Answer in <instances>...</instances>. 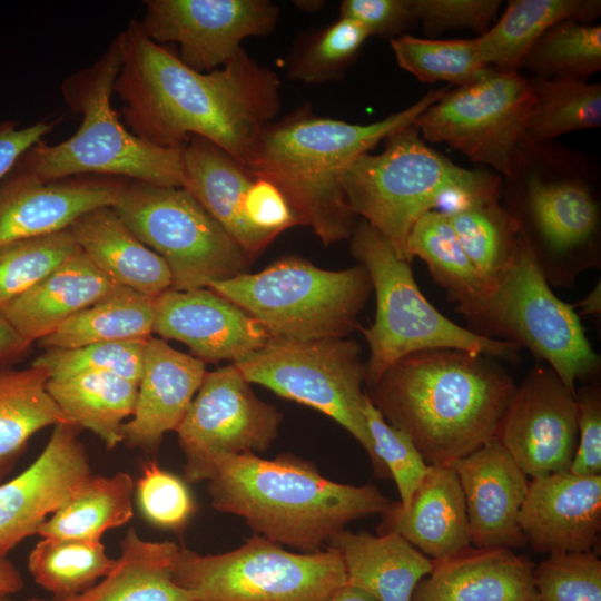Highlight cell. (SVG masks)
Returning a JSON list of instances; mask_svg holds the SVG:
<instances>
[{
  "label": "cell",
  "mask_w": 601,
  "mask_h": 601,
  "mask_svg": "<svg viewBox=\"0 0 601 601\" xmlns=\"http://www.w3.org/2000/svg\"><path fill=\"white\" fill-rule=\"evenodd\" d=\"M116 38L114 92L134 135L168 149L200 137L248 168L263 129L280 108V82L272 69L242 48L221 68L196 71L150 40L137 21Z\"/></svg>",
  "instance_id": "6da1fadb"
},
{
  "label": "cell",
  "mask_w": 601,
  "mask_h": 601,
  "mask_svg": "<svg viewBox=\"0 0 601 601\" xmlns=\"http://www.w3.org/2000/svg\"><path fill=\"white\" fill-rule=\"evenodd\" d=\"M499 362L460 349L420 351L365 392L428 465L451 466L496 435L516 387Z\"/></svg>",
  "instance_id": "7a4b0ae2"
},
{
  "label": "cell",
  "mask_w": 601,
  "mask_h": 601,
  "mask_svg": "<svg viewBox=\"0 0 601 601\" xmlns=\"http://www.w3.org/2000/svg\"><path fill=\"white\" fill-rule=\"evenodd\" d=\"M445 91L430 90L410 107L367 125L316 116L305 105L263 129L248 169L273 183L300 225L309 226L325 246L351 238L356 216L342 187L345 170L358 156L414 124Z\"/></svg>",
  "instance_id": "3957f363"
},
{
  "label": "cell",
  "mask_w": 601,
  "mask_h": 601,
  "mask_svg": "<svg viewBox=\"0 0 601 601\" xmlns=\"http://www.w3.org/2000/svg\"><path fill=\"white\" fill-rule=\"evenodd\" d=\"M208 493L214 509L244 519L255 534L304 552L318 551L348 522L382 514L392 503L372 484L337 483L292 454L224 456Z\"/></svg>",
  "instance_id": "277c9868"
},
{
  "label": "cell",
  "mask_w": 601,
  "mask_h": 601,
  "mask_svg": "<svg viewBox=\"0 0 601 601\" xmlns=\"http://www.w3.org/2000/svg\"><path fill=\"white\" fill-rule=\"evenodd\" d=\"M382 152L358 156L345 170L347 206L406 258V240L416 220L431 210L447 214L475 200H499L501 179L462 168L427 147L415 124L385 139ZM408 262V260H407Z\"/></svg>",
  "instance_id": "5b68a950"
},
{
  "label": "cell",
  "mask_w": 601,
  "mask_h": 601,
  "mask_svg": "<svg viewBox=\"0 0 601 601\" xmlns=\"http://www.w3.org/2000/svg\"><path fill=\"white\" fill-rule=\"evenodd\" d=\"M119 63L115 38L92 65L68 76L61 93L69 108L81 116L78 130L56 145L37 142L14 167L43 180L111 176L183 188L181 149L158 147L137 137L112 108Z\"/></svg>",
  "instance_id": "8992f818"
},
{
  "label": "cell",
  "mask_w": 601,
  "mask_h": 601,
  "mask_svg": "<svg viewBox=\"0 0 601 601\" xmlns=\"http://www.w3.org/2000/svg\"><path fill=\"white\" fill-rule=\"evenodd\" d=\"M454 307L467 319L471 331L526 348L573 394L578 382L600 372V356L577 309L553 293L522 236L502 278Z\"/></svg>",
  "instance_id": "52a82bcc"
},
{
  "label": "cell",
  "mask_w": 601,
  "mask_h": 601,
  "mask_svg": "<svg viewBox=\"0 0 601 601\" xmlns=\"http://www.w3.org/2000/svg\"><path fill=\"white\" fill-rule=\"evenodd\" d=\"M353 257L368 273L376 297L373 324L361 328L368 348L366 385L401 358L420 351L451 348L497 361L519 362L521 348L511 342L482 336L444 316L422 294L411 262L365 220L351 236Z\"/></svg>",
  "instance_id": "ba28073f"
},
{
  "label": "cell",
  "mask_w": 601,
  "mask_h": 601,
  "mask_svg": "<svg viewBox=\"0 0 601 601\" xmlns=\"http://www.w3.org/2000/svg\"><path fill=\"white\" fill-rule=\"evenodd\" d=\"M257 319L273 337L345 338L372 289L362 265L329 270L286 256L258 273H243L207 287Z\"/></svg>",
  "instance_id": "9c48e42d"
},
{
  "label": "cell",
  "mask_w": 601,
  "mask_h": 601,
  "mask_svg": "<svg viewBox=\"0 0 601 601\" xmlns=\"http://www.w3.org/2000/svg\"><path fill=\"white\" fill-rule=\"evenodd\" d=\"M173 578L198 601H326L346 584L336 551L294 553L258 534L219 554L180 546Z\"/></svg>",
  "instance_id": "30bf717a"
},
{
  "label": "cell",
  "mask_w": 601,
  "mask_h": 601,
  "mask_svg": "<svg viewBox=\"0 0 601 601\" xmlns=\"http://www.w3.org/2000/svg\"><path fill=\"white\" fill-rule=\"evenodd\" d=\"M112 208L165 260L173 289L207 288L246 273L253 262L184 188L129 180Z\"/></svg>",
  "instance_id": "8fae6325"
},
{
  "label": "cell",
  "mask_w": 601,
  "mask_h": 601,
  "mask_svg": "<svg viewBox=\"0 0 601 601\" xmlns=\"http://www.w3.org/2000/svg\"><path fill=\"white\" fill-rule=\"evenodd\" d=\"M233 364L248 383L265 386L334 420L358 441L373 462L364 415L366 364L356 342L272 337Z\"/></svg>",
  "instance_id": "7c38bea8"
},
{
  "label": "cell",
  "mask_w": 601,
  "mask_h": 601,
  "mask_svg": "<svg viewBox=\"0 0 601 601\" xmlns=\"http://www.w3.org/2000/svg\"><path fill=\"white\" fill-rule=\"evenodd\" d=\"M533 102L530 80L491 68L475 82L445 91L414 124L424 141L446 144L511 177Z\"/></svg>",
  "instance_id": "4fadbf2b"
},
{
  "label": "cell",
  "mask_w": 601,
  "mask_h": 601,
  "mask_svg": "<svg viewBox=\"0 0 601 601\" xmlns=\"http://www.w3.org/2000/svg\"><path fill=\"white\" fill-rule=\"evenodd\" d=\"M249 384L233 363L206 373L176 431L186 481H209L224 456L264 452L276 439L283 416Z\"/></svg>",
  "instance_id": "5bb4252c"
},
{
  "label": "cell",
  "mask_w": 601,
  "mask_h": 601,
  "mask_svg": "<svg viewBox=\"0 0 601 601\" xmlns=\"http://www.w3.org/2000/svg\"><path fill=\"white\" fill-rule=\"evenodd\" d=\"M512 215L550 285L571 287L584 270L600 266L599 206L580 181L532 176Z\"/></svg>",
  "instance_id": "9a60e30c"
},
{
  "label": "cell",
  "mask_w": 601,
  "mask_h": 601,
  "mask_svg": "<svg viewBox=\"0 0 601 601\" xmlns=\"http://www.w3.org/2000/svg\"><path fill=\"white\" fill-rule=\"evenodd\" d=\"M279 9L267 0H147L141 31L154 42H175L179 59L199 72L229 62L244 39L272 32Z\"/></svg>",
  "instance_id": "2e32d148"
},
{
  "label": "cell",
  "mask_w": 601,
  "mask_h": 601,
  "mask_svg": "<svg viewBox=\"0 0 601 601\" xmlns=\"http://www.w3.org/2000/svg\"><path fill=\"white\" fill-rule=\"evenodd\" d=\"M495 439L531 479L569 470L578 444L575 394L538 363L515 387Z\"/></svg>",
  "instance_id": "e0dca14e"
},
{
  "label": "cell",
  "mask_w": 601,
  "mask_h": 601,
  "mask_svg": "<svg viewBox=\"0 0 601 601\" xmlns=\"http://www.w3.org/2000/svg\"><path fill=\"white\" fill-rule=\"evenodd\" d=\"M78 431L70 423L57 424L32 464L0 483V560L38 534L49 516L92 474Z\"/></svg>",
  "instance_id": "ac0fdd59"
},
{
  "label": "cell",
  "mask_w": 601,
  "mask_h": 601,
  "mask_svg": "<svg viewBox=\"0 0 601 601\" xmlns=\"http://www.w3.org/2000/svg\"><path fill=\"white\" fill-rule=\"evenodd\" d=\"M128 181L111 176L43 180L13 167L0 180V245L58 233L90 210L114 207Z\"/></svg>",
  "instance_id": "d6986e66"
},
{
  "label": "cell",
  "mask_w": 601,
  "mask_h": 601,
  "mask_svg": "<svg viewBox=\"0 0 601 601\" xmlns=\"http://www.w3.org/2000/svg\"><path fill=\"white\" fill-rule=\"evenodd\" d=\"M154 333L206 362H238L273 336L254 317L209 288H169L155 298Z\"/></svg>",
  "instance_id": "ffe728a7"
},
{
  "label": "cell",
  "mask_w": 601,
  "mask_h": 601,
  "mask_svg": "<svg viewBox=\"0 0 601 601\" xmlns=\"http://www.w3.org/2000/svg\"><path fill=\"white\" fill-rule=\"evenodd\" d=\"M465 501L470 544L474 548H522L528 544L518 516L529 480L494 437L455 461Z\"/></svg>",
  "instance_id": "44dd1931"
},
{
  "label": "cell",
  "mask_w": 601,
  "mask_h": 601,
  "mask_svg": "<svg viewBox=\"0 0 601 601\" xmlns=\"http://www.w3.org/2000/svg\"><path fill=\"white\" fill-rule=\"evenodd\" d=\"M518 522L538 553L591 550L601 531V475L566 470L532 479Z\"/></svg>",
  "instance_id": "7402d4cb"
},
{
  "label": "cell",
  "mask_w": 601,
  "mask_h": 601,
  "mask_svg": "<svg viewBox=\"0 0 601 601\" xmlns=\"http://www.w3.org/2000/svg\"><path fill=\"white\" fill-rule=\"evenodd\" d=\"M206 373L203 361L150 336L145 346L135 410L122 428L124 442L130 447L156 452L164 435L177 431Z\"/></svg>",
  "instance_id": "603a6c76"
},
{
  "label": "cell",
  "mask_w": 601,
  "mask_h": 601,
  "mask_svg": "<svg viewBox=\"0 0 601 601\" xmlns=\"http://www.w3.org/2000/svg\"><path fill=\"white\" fill-rule=\"evenodd\" d=\"M534 564L505 548H465L433 561L411 601H539Z\"/></svg>",
  "instance_id": "cb8c5ba5"
},
{
  "label": "cell",
  "mask_w": 601,
  "mask_h": 601,
  "mask_svg": "<svg viewBox=\"0 0 601 601\" xmlns=\"http://www.w3.org/2000/svg\"><path fill=\"white\" fill-rule=\"evenodd\" d=\"M395 533L433 561L470 546L463 492L451 466L428 465L410 504L392 502L382 513L378 534Z\"/></svg>",
  "instance_id": "d4e9b609"
},
{
  "label": "cell",
  "mask_w": 601,
  "mask_h": 601,
  "mask_svg": "<svg viewBox=\"0 0 601 601\" xmlns=\"http://www.w3.org/2000/svg\"><path fill=\"white\" fill-rule=\"evenodd\" d=\"M187 190L254 260L278 236L258 229L245 215L244 200L253 173L213 142L191 137L181 148Z\"/></svg>",
  "instance_id": "484cf974"
},
{
  "label": "cell",
  "mask_w": 601,
  "mask_h": 601,
  "mask_svg": "<svg viewBox=\"0 0 601 601\" xmlns=\"http://www.w3.org/2000/svg\"><path fill=\"white\" fill-rule=\"evenodd\" d=\"M117 285L80 249L21 295L0 307V316L29 344Z\"/></svg>",
  "instance_id": "4316f807"
},
{
  "label": "cell",
  "mask_w": 601,
  "mask_h": 601,
  "mask_svg": "<svg viewBox=\"0 0 601 601\" xmlns=\"http://www.w3.org/2000/svg\"><path fill=\"white\" fill-rule=\"evenodd\" d=\"M80 250L117 286L156 298L171 288L165 260L146 246L112 207H100L68 228Z\"/></svg>",
  "instance_id": "83f0119b"
},
{
  "label": "cell",
  "mask_w": 601,
  "mask_h": 601,
  "mask_svg": "<svg viewBox=\"0 0 601 601\" xmlns=\"http://www.w3.org/2000/svg\"><path fill=\"white\" fill-rule=\"evenodd\" d=\"M344 563L346 584L378 601H411L433 560L395 533L372 535L341 531L327 540Z\"/></svg>",
  "instance_id": "f1b7e54d"
},
{
  "label": "cell",
  "mask_w": 601,
  "mask_h": 601,
  "mask_svg": "<svg viewBox=\"0 0 601 601\" xmlns=\"http://www.w3.org/2000/svg\"><path fill=\"white\" fill-rule=\"evenodd\" d=\"M179 548L170 541L145 540L131 528L121 540L115 566L92 587L70 598L24 601H198L173 578Z\"/></svg>",
  "instance_id": "f546056e"
},
{
  "label": "cell",
  "mask_w": 601,
  "mask_h": 601,
  "mask_svg": "<svg viewBox=\"0 0 601 601\" xmlns=\"http://www.w3.org/2000/svg\"><path fill=\"white\" fill-rule=\"evenodd\" d=\"M600 10L599 0H512L500 20L477 37L482 60L495 70L518 72L551 27L568 20L590 23Z\"/></svg>",
  "instance_id": "4dcf8cb0"
},
{
  "label": "cell",
  "mask_w": 601,
  "mask_h": 601,
  "mask_svg": "<svg viewBox=\"0 0 601 601\" xmlns=\"http://www.w3.org/2000/svg\"><path fill=\"white\" fill-rule=\"evenodd\" d=\"M138 384L110 373H85L50 378L47 390L68 423L95 433L111 450L124 442Z\"/></svg>",
  "instance_id": "1f68e13d"
},
{
  "label": "cell",
  "mask_w": 601,
  "mask_h": 601,
  "mask_svg": "<svg viewBox=\"0 0 601 601\" xmlns=\"http://www.w3.org/2000/svg\"><path fill=\"white\" fill-rule=\"evenodd\" d=\"M43 367L16 368L0 363V483L39 431L68 423L47 390Z\"/></svg>",
  "instance_id": "d6a6232c"
},
{
  "label": "cell",
  "mask_w": 601,
  "mask_h": 601,
  "mask_svg": "<svg viewBox=\"0 0 601 601\" xmlns=\"http://www.w3.org/2000/svg\"><path fill=\"white\" fill-rule=\"evenodd\" d=\"M154 321L155 298L117 286L38 343L48 349L147 341L154 333Z\"/></svg>",
  "instance_id": "836d02e7"
},
{
  "label": "cell",
  "mask_w": 601,
  "mask_h": 601,
  "mask_svg": "<svg viewBox=\"0 0 601 601\" xmlns=\"http://www.w3.org/2000/svg\"><path fill=\"white\" fill-rule=\"evenodd\" d=\"M135 482L126 472L91 474L80 489L42 524L41 538L101 542L102 535L134 515Z\"/></svg>",
  "instance_id": "e575fe53"
},
{
  "label": "cell",
  "mask_w": 601,
  "mask_h": 601,
  "mask_svg": "<svg viewBox=\"0 0 601 601\" xmlns=\"http://www.w3.org/2000/svg\"><path fill=\"white\" fill-rule=\"evenodd\" d=\"M486 288L506 273L520 242V224L499 200H475L446 214Z\"/></svg>",
  "instance_id": "d590c367"
},
{
  "label": "cell",
  "mask_w": 601,
  "mask_h": 601,
  "mask_svg": "<svg viewBox=\"0 0 601 601\" xmlns=\"http://www.w3.org/2000/svg\"><path fill=\"white\" fill-rule=\"evenodd\" d=\"M421 258L434 282L455 304L487 288L464 253L446 214L431 210L413 225L406 240V258Z\"/></svg>",
  "instance_id": "8d00e7d4"
},
{
  "label": "cell",
  "mask_w": 601,
  "mask_h": 601,
  "mask_svg": "<svg viewBox=\"0 0 601 601\" xmlns=\"http://www.w3.org/2000/svg\"><path fill=\"white\" fill-rule=\"evenodd\" d=\"M534 102L523 140L544 142L558 136L601 125V86L585 80H530Z\"/></svg>",
  "instance_id": "74e56055"
},
{
  "label": "cell",
  "mask_w": 601,
  "mask_h": 601,
  "mask_svg": "<svg viewBox=\"0 0 601 601\" xmlns=\"http://www.w3.org/2000/svg\"><path fill=\"white\" fill-rule=\"evenodd\" d=\"M101 542L42 538L28 556V571L35 582L65 599L92 587L115 566Z\"/></svg>",
  "instance_id": "f35d334b"
},
{
  "label": "cell",
  "mask_w": 601,
  "mask_h": 601,
  "mask_svg": "<svg viewBox=\"0 0 601 601\" xmlns=\"http://www.w3.org/2000/svg\"><path fill=\"white\" fill-rule=\"evenodd\" d=\"M368 37L361 24L342 17L309 30L296 40L286 58L287 76L305 85L337 80L355 61Z\"/></svg>",
  "instance_id": "ab89813d"
},
{
  "label": "cell",
  "mask_w": 601,
  "mask_h": 601,
  "mask_svg": "<svg viewBox=\"0 0 601 601\" xmlns=\"http://www.w3.org/2000/svg\"><path fill=\"white\" fill-rule=\"evenodd\" d=\"M521 68L548 79L585 80L601 69V26L562 21L525 55Z\"/></svg>",
  "instance_id": "60d3db41"
},
{
  "label": "cell",
  "mask_w": 601,
  "mask_h": 601,
  "mask_svg": "<svg viewBox=\"0 0 601 601\" xmlns=\"http://www.w3.org/2000/svg\"><path fill=\"white\" fill-rule=\"evenodd\" d=\"M398 66L423 82H475L492 67L482 60L477 38L432 40L402 35L390 40Z\"/></svg>",
  "instance_id": "b9f144b4"
},
{
  "label": "cell",
  "mask_w": 601,
  "mask_h": 601,
  "mask_svg": "<svg viewBox=\"0 0 601 601\" xmlns=\"http://www.w3.org/2000/svg\"><path fill=\"white\" fill-rule=\"evenodd\" d=\"M80 248L70 230L0 245V307L32 287Z\"/></svg>",
  "instance_id": "7bdbcfd3"
},
{
  "label": "cell",
  "mask_w": 601,
  "mask_h": 601,
  "mask_svg": "<svg viewBox=\"0 0 601 601\" xmlns=\"http://www.w3.org/2000/svg\"><path fill=\"white\" fill-rule=\"evenodd\" d=\"M364 415L372 441L373 470L383 479L392 477L400 494V505L406 508L427 472L424 461L412 440L388 424L366 394Z\"/></svg>",
  "instance_id": "ee69618b"
},
{
  "label": "cell",
  "mask_w": 601,
  "mask_h": 601,
  "mask_svg": "<svg viewBox=\"0 0 601 601\" xmlns=\"http://www.w3.org/2000/svg\"><path fill=\"white\" fill-rule=\"evenodd\" d=\"M146 342H109L75 348H48L32 365L43 367L49 380L85 373H110L138 384Z\"/></svg>",
  "instance_id": "f6af8a7d"
},
{
  "label": "cell",
  "mask_w": 601,
  "mask_h": 601,
  "mask_svg": "<svg viewBox=\"0 0 601 601\" xmlns=\"http://www.w3.org/2000/svg\"><path fill=\"white\" fill-rule=\"evenodd\" d=\"M533 582L539 601H601V561L591 550L552 553Z\"/></svg>",
  "instance_id": "bcb514c9"
},
{
  "label": "cell",
  "mask_w": 601,
  "mask_h": 601,
  "mask_svg": "<svg viewBox=\"0 0 601 601\" xmlns=\"http://www.w3.org/2000/svg\"><path fill=\"white\" fill-rule=\"evenodd\" d=\"M135 490L144 518L157 528L181 531L195 513L196 504L185 481L156 461L142 465Z\"/></svg>",
  "instance_id": "7dc6e473"
},
{
  "label": "cell",
  "mask_w": 601,
  "mask_h": 601,
  "mask_svg": "<svg viewBox=\"0 0 601 601\" xmlns=\"http://www.w3.org/2000/svg\"><path fill=\"white\" fill-rule=\"evenodd\" d=\"M500 0H412L413 14L430 36L467 28L481 36L490 29Z\"/></svg>",
  "instance_id": "c3c4849f"
},
{
  "label": "cell",
  "mask_w": 601,
  "mask_h": 601,
  "mask_svg": "<svg viewBox=\"0 0 601 601\" xmlns=\"http://www.w3.org/2000/svg\"><path fill=\"white\" fill-rule=\"evenodd\" d=\"M578 444L569 467L575 475H601V395L599 387L575 391Z\"/></svg>",
  "instance_id": "681fc988"
},
{
  "label": "cell",
  "mask_w": 601,
  "mask_h": 601,
  "mask_svg": "<svg viewBox=\"0 0 601 601\" xmlns=\"http://www.w3.org/2000/svg\"><path fill=\"white\" fill-rule=\"evenodd\" d=\"M339 17L361 24L370 36L397 38L415 18L412 0H344Z\"/></svg>",
  "instance_id": "f907efd6"
},
{
  "label": "cell",
  "mask_w": 601,
  "mask_h": 601,
  "mask_svg": "<svg viewBox=\"0 0 601 601\" xmlns=\"http://www.w3.org/2000/svg\"><path fill=\"white\" fill-rule=\"evenodd\" d=\"M244 209L253 226L277 235L300 225L283 193L260 177H255L247 189Z\"/></svg>",
  "instance_id": "816d5d0a"
},
{
  "label": "cell",
  "mask_w": 601,
  "mask_h": 601,
  "mask_svg": "<svg viewBox=\"0 0 601 601\" xmlns=\"http://www.w3.org/2000/svg\"><path fill=\"white\" fill-rule=\"evenodd\" d=\"M56 121L39 120L20 127L14 120L0 121V180L16 166L20 157L52 130Z\"/></svg>",
  "instance_id": "f5cc1de1"
},
{
  "label": "cell",
  "mask_w": 601,
  "mask_h": 601,
  "mask_svg": "<svg viewBox=\"0 0 601 601\" xmlns=\"http://www.w3.org/2000/svg\"><path fill=\"white\" fill-rule=\"evenodd\" d=\"M29 346L30 344L0 316V363L9 364L21 356Z\"/></svg>",
  "instance_id": "db71d44e"
},
{
  "label": "cell",
  "mask_w": 601,
  "mask_h": 601,
  "mask_svg": "<svg viewBox=\"0 0 601 601\" xmlns=\"http://www.w3.org/2000/svg\"><path fill=\"white\" fill-rule=\"evenodd\" d=\"M23 579L9 560H0V597L12 595L23 589Z\"/></svg>",
  "instance_id": "11a10c76"
},
{
  "label": "cell",
  "mask_w": 601,
  "mask_h": 601,
  "mask_svg": "<svg viewBox=\"0 0 601 601\" xmlns=\"http://www.w3.org/2000/svg\"><path fill=\"white\" fill-rule=\"evenodd\" d=\"M326 601H378L373 595L367 592L352 587L349 584H344L341 588L336 589Z\"/></svg>",
  "instance_id": "9f6ffc18"
},
{
  "label": "cell",
  "mask_w": 601,
  "mask_h": 601,
  "mask_svg": "<svg viewBox=\"0 0 601 601\" xmlns=\"http://www.w3.org/2000/svg\"><path fill=\"white\" fill-rule=\"evenodd\" d=\"M601 284L595 287L580 302L572 304L574 309H579L581 314L600 316L601 313Z\"/></svg>",
  "instance_id": "6f0895ef"
},
{
  "label": "cell",
  "mask_w": 601,
  "mask_h": 601,
  "mask_svg": "<svg viewBox=\"0 0 601 601\" xmlns=\"http://www.w3.org/2000/svg\"><path fill=\"white\" fill-rule=\"evenodd\" d=\"M0 601H14L11 595L0 597Z\"/></svg>",
  "instance_id": "680465c9"
}]
</instances>
